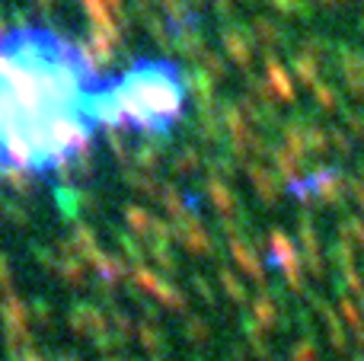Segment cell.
<instances>
[{
  "mask_svg": "<svg viewBox=\"0 0 364 361\" xmlns=\"http://www.w3.org/2000/svg\"><path fill=\"white\" fill-rule=\"evenodd\" d=\"M100 77L77 45L48 29L0 38V170L64 166L96 134Z\"/></svg>",
  "mask_w": 364,
  "mask_h": 361,
  "instance_id": "cell-1",
  "label": "cell"
},
{
  "mask_svg": "<svg viewBox=\"0 0 364 361\" xmlns=\"http://www.w3.org/2000/svg\"><path fill=\"white\" fill-rule=\"evenodd\" d=\"M186 109V80L170 61H134L96 90V122L134 131H170Z\"/></svg>",
  "mask_w": 364,
  "mask_h": 361,
  "instance_id": "cell-2",
  "label": "cell"
}]
</instances>
